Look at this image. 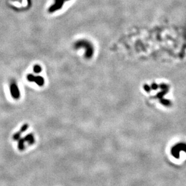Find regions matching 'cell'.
Masks as SVG:
<instances>
[{
  "mask_svg": "<svg viewBox=\"0 0 186 186\" xmlns=\"http://www.w3.org/2000/svg\"><path fill=\"white\" fill-rule=\"evenodd\" d=\"M85 47L86 52H85V57L86 58H90L92 56L94 53V48H92V45L89 42L86 41H79L75 44V47L76 48H80V47Z\"/></svg>",
  "mask_w": 186,
  "mask_h": 186,
  "instance_id": "obj_1",
  "label": "cell"
},
{
  "mask_svg": "<svg viewBox=\"0 0 186 186\" xmlns=\"http://www.w3.org/2000/svg\"><path fill=\"white\" fill-rule=\"evenodd\" d=\"M182 151L186 152V144L184 143H179L174 146L172 148L171 152L173 156L176 158H178L180 152Z\"/></svg>",
  "mask_w": 186,
  "mask_h": 186,
  "instance_id": "obj_2",
  "label": "cell"
},
{
  "mask_svg": "<svg viewBox=\"0 0 186 186\" xmlns=\"http://www.w3.org/2000/svg\"><path fill=\"white\" fill-rule=\"evenodd\" d=\"M10 94L14 99H19L20 97V91L19 88L15 82H12L10 84Z\"/></svg>",
  "mask_w": 186,
  "mask_h": 186,
  "instance_id": "obj_3",
  "label": "cell"
},
{
  "mask_svg": "<svg viewBox=\"0 0 186 186\" xmlns=\"http://www.w3.org/2000/svg\"><path fill=\"white\" fill-rule=\"evenodd\" d=\"M27 79L29 82H34L37 84L38 85L42 86L44 84V79L41 76H34V75L30 74L27 75Z\"/></svg>",
  "mask_w": 186,
  "mask_h": 186,
  "instance_id": "obj_4",
  "label": "cell"
},
{
  "mask_svg": "<svg viewBox=\"0 0 186 186\" xmlns=\"http://www.w3.org/2000/svg\"><path fill=\"white\" fill-rule=\"evenodd\" d=\"M24 139L25 142H27L28 144H30V145H31V144H33L34 143V138L33 134H27V135L24 138Z\"/></svg>",
  "mask_w": 186,
  "mask_h": 186,
  "instance_id": "obj_5",
  "label": "cell"
},
{
  "mask_svg": "<svg viewBox=\"0 0 186 186\" xmlns=\"http://www.w3.org/2000/svg\"><path fill=\"white\" fill-rule=\"evenodd\" d=\"M18 148L19 149V150H21V151H23V150H24V149L25 148V140L24 138H20L18 140Z\"/></svg>",
  "mask_w": 186,
  "mask_h": 186,
  "instance_id": "obj_6",
  "label": "cell"
},
{
  "mask_svg": "<svg viewBox=\"0 0 186 186\" xmlns=\"http://www.w3.org/2000/svg\"><path fill=\"white\" fill-rule=\"evenodd\" d=\"M21 134L22 132L20 131H19L15 133L13 135V139H14L15 141H18V140L21 138Z\"/></svg>",
  "mask_w": 186,
  "mask_h": 186,
  "instance_id": "obj_7",
  "label": "cell"
},
{
  "mask_svg": "<svg viewBox=\"0 0 186 186\" xmlns=\"http://www.w3.org/2000/svg\"><path fill=\"white\" fill-rule=\"evenodd\" d=\"M42 71V68H41V66L39 65H36L33 67V71L35 73H39Z\"/></svg>",
  "mask_w": 186,
  "mask_h": 186,
  "instance_id": "obj_8",
  "label": "cell"
},
{
  "mask_svg": "<svg viewBox=\"0 0 186 186\" xmlns=\"http://www.w3.org/2000/svg\"><path fill=\"white\" fill-rule=\"evenodd\" d=\"M28 127H29V126H28L27 124H24V125H23L22 126H21L20 130H19V131H20L22 133L24 132H25L27 130Z\"/></svg>",
  "mask_w": 186,
  "mask_h": 186,
  "instance_id": "obj_9",
  "label": "cell"
},
{
  "mask_svg": "<svg viewBox=\"0 0 186 186\" xmlns=\"http://www.w3.org/2000/svg\"><path fill=\"white\" fill-rule=\"evenodd\" d=\"M144 90H145L146 91H149V87L148 85H144Z\"/></svg>",
  "mask_w": 186,
  "mask_h": 186,
  "instance_id": "obj_10",
  "label": "cell"
}]
</instances>
